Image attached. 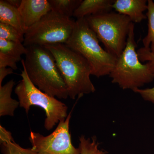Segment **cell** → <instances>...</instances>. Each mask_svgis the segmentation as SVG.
Wrapping results in <instances>:
<instances>
[{
  "label": "cell",
  "mask_w": 154,
  "mask_h": 154,
  "mask_svg": "<svg viewBox=\"0 0 154 154\" xmlns=\"http://www.w3.org/2000/svg\"><path fill=\"white\" fill-rule=\"evenodd\" d=\"M9 5L18 9L22 4V0H5Z\"/></svg>",
  "instance_id": "cell-23"
},
{
  "label": "cell",
  "mask_w": 154,
  "mask_h": 154,
  "mask_svg": "<svg viewBox=\"0 0 154 154\" xmlns=\"http://www.w3.org/2000/svg\"><path fill=\"white\" fill-rule=\"evenodd\" d=\"M65 44L85 59L91 66V75L97 78L110 75L115 66L117 58L102 48L85 18L77 19L71 36Z\"/></svg>",
  "instance_id": "cell-3"
},
{
  "label": "cell",
  "mask_w": 154,
  "mask_h": 154,
  "mask_svg": "<svg viewBox=\"0 0 154 154\" xmlns=\"http://www.w3.org/2000/svg\"><path fill=\"white\" fill-rule=\"evenodd\" d=\"M134 26L131 23L126 46L109 76L111 82L117 84L123 90L133 91L154 79V74L147 63L143 64L140 60L136 48L137 44L134 38Z\"/></svg>",
  "instance_id": "cell-4"
},
{
  "label": "cell",
  "mask_w": 154,
  "mask_h": 154,
  "mask_svg": "<svg viewBox=\"0 0 154 154\" xmlns=\"http://www.w3.org/2000/svg\"><path fill=\"white\" fill-rule=\"evenodd\" d=\"M133 92L140 94L142 98L148 102L154 103V87L151 88L137 89Z\"/></svg>",
  "instance_id": "cell-21"
},
{
  "label": "cell",
  "mask_w": 154,
  "mask_h": 154,
  "mask_svg": "<svg viewBox=\"0 0 154 154\" xmlns=\"http://www.w3.org/2000/svg\"><path fill=\"white\" fill-rule=\"evenodd\" d=\"M53 11L71 18L82 0H48Z\"/></svg>",
  "instance_id": "cell-16"
},
{
  "label": "cell",
  "mask_w": 154,
  "mask_h": 154,
  "mask_svg": "<svg viewBox=\"0 0 154 154\" xmlns=\"http://www.w3.org/2000/svg\"><path fill=\"white\" fill-rule=\"evenodd\" d=\"M18 10L26 32L52 9L48 0H22Z\"/></svg>",
  "instance_id": "cell-9"
},
{
  "label": "cell",
  "mask_w": 154,
  "mask_h": 154,
  "mask_svg": "<svg viewBox=\"0 0 154 154\" xmlns=\"http://www.w3.org/2000/svg\"><path fill=\"white\" fill-rule=\"evenodd\" d=\"M75 21L51 10L27 30L25 47L65 44L71 36Z\"/></svg>",
  "instance_id": "cell-7"
},
{
  "label": "cell",
  "mask_w": 154,
  "mask_h": 154,
  "mask_svg": "<svg viewBox=\"0 0 154 154\" xmlns=\"http://www.w3.org/2000/svg\"><path fill=\"white\" fill-rule=\"evenodd\" d=\"M0 143L3 154H38L32 148L25 149L16 143L12 134L0 126Z\"/></svg>",
  "instance_id": "cell-15"
},
{
  "label": "cell",
  "mask_w": 154,
  "mask_h": 154,
  "mask_svg": "<svg viewBox=\"0 0 154 154\" xmlns=\"http://www.w3.org/2000/svg\"><path fill=\"white\" fill-rule=\"evenodd\" d=\"M137 53L141 62L147 61V63L154 74V54L151 52L150 48H141L137 51Z\"/></svg>",
  "instance_id": "cell-20"
},
{
  "label": "cell",
  "mask_w": 154,
  "mask_h": 154,
  "mask_svg": "<svg viewBox=\"0 0 154 154\" xmlns=\"http://www.w3.org/2000/svg\"><path fill=\"white\" fill-rule=\"evenodd\" d=\"M27 51L22 42L0 38V68L8 66L17 70V63L22 60L21 56L25 55Z\"/></svg>",
  "instance_id": "cell-10"
},
{
  "label": "cell",
  "mask_w": 154,
  "mask_h": 154,
  "mask_svg": "<svg viewBox=\"0 0 154 154\" xmlns=\"http://www.w3.org/2000/svg\"><path fill=\"white\" fill-rule=\"evenodd\" d=\"M22 66V79L15 89L19 106L25 109L27 114L32 106H38L43 109L46 116L45 128L47 130H51L57 123L65 120L68 115L67 106L55 97L45 94L34 85L29 79L25 67Z\"/></svg>",
  "instance_id": "cell-5"
},
{
  "label": "cell",
  "mask_w": 154,
  "mask_h": 154,
  "mask_svg": "<svg viewBox=\"0 0 154 154\" xmlns=\"http://www.w3.org/2000/svg\"><path fill=\"white\" fill-rule=\"evenodd\" d=\"M80 154H107L105 150L100 148V143L96 136L86 137L82 135L79 137Z\"/></svg>",
  "instance_id": "cell-18"
},
{
  "label": "cell",
  "mask_w": 154,
  "mask_h": 154,
  "mask_svg": "<svg viewBox=\"0 0 154 154\" xmlns=\"http://www.w3.org/2000/svg\"><path fill=\"white\" fill-rule=\"evenodd\" d=\"M71 114V111L65 120L60 122L55 130L46 136L30 131L31 148L38 154H80V149L72 144L69 129Z\"/></svg>",
  "instance_id": "cell-8"
},
{
  "label": "cell",
  "mask_w": 154,
  "mask_h": 154,
  "mask_svg": "<svg viewBox=\"0 0 154 154\" xmlns=\"http://www.w3.org/2000/svg\"><path fill=\"white\" fill-rule=\"evenodd\" d=\"M114 0H84L76 9L73 17L77 19L111 12Z\"/></svg>",
  "instance_id": "cell-12"
},
{
  "label": "cell",
  "mask_w": 154,
  "mask_h": 154,
  "mask_svg": "<svg viewBox=\"0 0 154 154\" xmlns=\"http://www.w3.org/2000/svg\"><path fill=\"white\" fill-rule=\"evenodd\" d=\"M148 21V30L146 36L143 39V47L150 48L154 54V2L152 0L148 1L147 12L146 14Z\"/></svg>",
  "instance_id": "cell-17"
},
{
  "label": "cell",
  "mask_w": 154,
  "mask_h": 154,
  "mask_svg": "<svg viewBox=\"0 0 154 154\" xmlns=\"http://www.w3.org/2000/svg\"><path fill=\"white\" fill-rule=\"evenodd\" d=\"M15 82L13 79L0 86V116H14L19 102L12 99L11 94Z\"/></svg>",
  "instance_id": "cell-14"
},
{
  "label": "cell",
  "mask_w": 154,
  "mask_h": 154,
  "mask_svg": "<svg viewBox=\"0 0 154 154\" xmlns=\"http://www.w3.org/2000/svg\"><path fill=\"white\" fill-rule=\"evenodd\" d=\"M14 70L11 68H0V86H2L3 80L8 75L14 73Z\"/></svg>",
  "instance_id": "cell-22"
},
{
  "label": "cell",
  "mask_w": 154,
  "mask_h": 154,
  "mask_svg": "<svg viewBox=\"0 0 154 154\" xmlns=\"http://www.w3.org/2000/svg\"><path fill=\"white\" fill-rule=\"evenodd\" d=\"M90 28L96 33L105 50L118 58L126 46L132 22L129 17L110 12L85 17Z\"/></svg>",
  "instance_id": "cell-6"
},
{
  "label": "cell",
  "mask_w": 154,
  "mask_h": 154,
  "mask_svg": "<svg viewBox=\"0 0 154 154\" xmlns=\"http://www.w3.org/2000/svg\"><path fill=\"white\" fill-rule=\"evenodd\" d=\"M0 38L23 43L24 36L20 34L14 27L0 22Z\"/></svg>",
  "instance_id": "cell-19"
},
{
  "label": "cell",
  "mask_w": 154,
  "mask_h": 154,
  "mask_svg": "<svg viewBox=\"0 0 154 154\" xmlns=\"http://www.w3.org/2000/svg\"><path fill=\"white\" fill-rule=\"evenodd\" d=\"M44 46L49 50L55 59L66 85L69 97L75 99L96 91L90 79L91 66L85 58L65 44Z\"/></svg>",
  "instance_id": "cell-2"
},
{
  "label": "cell",
  "mask_w": 154,
  "mask_h": 154,
  "mask_svg": "<svg viewBox=\"0 0 154 154\" xmlns=\"http://www.w3.org/2000/svg\"><path fill=\"white\" fill-rule=\"evenodd\" d=\"M113 8L119 14L129 17L133 23H140L147 19L143 14L148 9L146 0H114Z\"/></svg>",
  "instance_id": "cell-11"
},
{
  "label": "cell",
  "mask_w": 154,
  "mask_h": 154,
  "mask_svg": "<svg viewBox=\"0 0 154 154\" xmlns=\"http://www.w3.org/2000/svg\"><path fill=\"white\" fill-rule=\"evenodd\" d=\"M25 60L21 62L31 82L52 97L67 99V89L51 53L46 47L33 45L26 47Z\"/></svg>",
  "instance_id": "cell-1"
},
{
  "label": "cell",
  "mask_w": 154,
  "mask_h": 154,
  "mask_svg": "<svg viewBox=\"0 0 154 154\" xmlns=\"http://www.w3.org/2000/svg\"><path fill=\"white\" fill-rule=\"evenodd\" d=\"M0 22L14 27L23 36L25 31L18 9L9 5L5 0L0 1Z\"/></svg>",
  "instance_id": "cell-13"
}]
</instances>
